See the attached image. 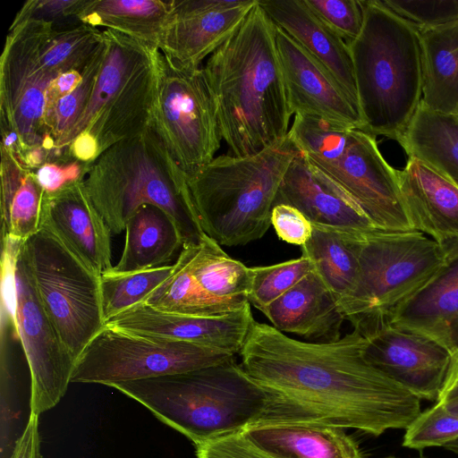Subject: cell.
<instances>
[{
    "label": "cell",
    "instance_id": "5bb4252c",
    "mask_svg": "<svg viewBox=\"0 0 458 458\" xmlns=\"http://www.w3.org/2000/svg\"><path fill=\"white\" fill-rule=\"evenodd\" d=\"M55 24L30 21L11 26L0 61V118L15 131L25 153L47 145L46 91L58 75L40 59L47 32Z\"/></svg>",
    "mask_w": 458,
    "mask_h": 458
},
{
    "label": "cell",
    "instance_id": "f1b7e54d",
    "mask_svg": "<svg viewBox=\"0 0 458 458\" xmlns=\"http://www.w3.org/2000/svg\"><path fill=\"white\" fill-rule=\"evenodd\" d=\"M3 238L25 241L40 228L46 191L34 171L1 149Z\"/></svg>",
    "mask_w": 458,
    "mask_h": 458
},
{
    "label": "cell",
    "instance_id": "e575fe53",
    "mask_svg": "<svg viewBox=\"0 0 458 458\" xmlns=\"http://www.w3.org/2000/svg\"><path fill=\"white\" fill-rule=\"evenodd\" d=\"M104 52L105 38L88 64L81 84L45 112L47 150L52 151L57 148L86 110L103 61Z\"/></svg>",
    "mask_w": 458,
    "mask_h": 458
},
{
    "label": "cell",
    "instance_id": "f907efd6",
    "mask_svg": "<svg viewBox=\"0 0 458 458\" xmlns=\"http://www.w3.org/2000/svg\"><path fill=\"white\" fill-rule=\"evenodd\" d=\"M448 449H451L452 451L454 452H457L458 453V445H452V446H449L447 447Z\"/></svg>",
    "mask_w": 458,
    "mask_h": 458
},
{
    "label": "cell",
    "instance_id": "7402d4cb",
    "mask_svg": "<svg viewBox=\"0 0 458 458\" xmlns=\"http://www.w3.org/2000/svg\"><path fill=\"white\" fill-rule=\"evenodd\" d=\"M259 4L276 26L330 72L359 106L347 42L325 24L304 0H259Z\"/></svg>",
    "mask_w": 458,
    "mask_h": 458
},
{
    "label": "cell",
    "instance_id": "681fc988",
    "mask_svg": "<svg viewBox=\"0 0 458 458\" xmlns=\"http://www.w3.org/2000/svg\"><path fill=\"white\" fill-rule=\"evenodd\" d=\"M439 404H441L449 413L458 415V398Z\"/></svg>",
    "mask_w": 458,
    "mask_h": 458
},
{
    "label": "cell",
    "instance_id": "1f68e13d",
    "mask_svg": "<svg viewBox=\"0 0 458 458\" xmlns=\"http://www.w3.org/2000/svg\"><path fill=\"white\" fill-rule=\"evenodd\" d=\"M301 251L312 262L338 306L352 297L359 284V264L340 231L313 225L311 237L301 246Z\"/></svg>",
    "mask_w": 458,
    "mask_h": 458
},
{
    "label": "cell",
    "instance_id": "3957f363",
    "mask_svg": "<svg viewBox=\"0 0 458 458\" xmlns=\"http://www.w3.org/2000/svg\"><path fill=\"white\" fill-rule=\"evenodd\" d=\"M222 139L245 157L289 131L290 112L276 42V25L259 0L239 29L206 62Z\"/></svg>",
    "mask_w": 458,
    "mask_h": 458
},
{
    "label": "cell",
    "instance_id": "f6af8a7d",
    "mask_svg": "<svg viewBox=\"0 0 458 458\" xmlns=\"http://www.w3.org/2000/svg\"><path fill=\"white\" fill-rule=\"evenodd\" d=\"M87 65L83 68L64 72L51 81L46 91L45 112L50 109L58 100L72 92L81 84Z\"/></svg>",
    "mask_w": 458,
    "mask_h": 458
},
{
    "label": "cell",
    "instance_id": "bcb514c9",
    "mask_svg": "<svg viewBox=\"0 0 458 458\" xmlns=\"http://www.w3.org/2000/svg\"><path fill=\"white\" fill-rule=\"evenodd\" d=\"M68 148L72 157L82 163L89 164L99 156L98 141L88 131L78 134Z\"/></svg>",
    "mask_w": 458,
    "mask_h": 458
},
{
    "label": "cell",
    "instance_id": "f546056e",
    "mask_svg": "<svg viewBox=\"0 0 458 458\" xmlns=\"http://www.w3.org/2000/svg\"><path fill=\"white\" fill-rule=\"evenodd\" d=\"M397 142L409 158L458 181V114L434 111L420 104Z\"/></svg>",
    "mask_w": 458,
    "mask_h": 458
},
{
    "label": "cell",
    "instance_id": "2e32d148",
    "mask_svg": "<svg viewBox=\"0 0 458 458\" xmlns=\"http://www.w3.org/2000/svg\"><path fill=\"white\" fill-rule=\"evenodd\" d=\"M258 0H171L158 49L174 62L200 67L242 25Z\"/></svg>",
    "mask_w": 458,
    "mask_h": 458
},
{
    "label": "cell",
    "instance_id": "816d5d0a",
    "mask_svg": "<svg viewBox=\"0 0 458 458\" xmlns=\"http://www.w3.org/2000/svg\"><path fill=\"white\" fill-rule=\"evenodd\" d=\"M385 458H397V457H394V456H388V457H385ZM419 458H425V457H419Z\"/></svg>",
    "mask_w": 458,
    "mask_h": 458
},
{
    "label": "cell",
    "instance_id": "4dcf8cb0",
    "mask_svg": "<svg viewBox=\"0 0 458 458\" xmlns=\"http://www.w3.org/2000/svg\"><path fill=\"white\" fill-rule=\"evenodd\" d=\"M189 264L203 291L226 313L250 303V267L231 258L208 235L191 244Z\"/></svg>",
    "mask_w": 458,
    "mask_h": 458
},
{
    "label": "cell",
    "instance_id": "ab89813d",
    "mask_svg": "<svg viewBox=\"0 0 458 458\" xmlns=\"http://www.w3.org/2000/svg\"><path fill=\"white\" fill-rule=\"evenodd\" d=\"M81 0H28L17 13L11 26L25 21H39L52 22L72 18L77 21L76 14Z\"/></svg>",
    "mask_w": 458,
    "mask_h": 458
},
{
    "label": "cell",
    "instance_id": "30bf717a",
    "mask_svg": "<svg viewBox=\"0 0 458 458\" xmlns=\"http://www.w3.org/2000/svg\"><path fill=\"white\" fill-rule=\"evenodd\" d=\"M23 246L40 301L77 360L106 325L100 275L43 225Z\"/></svg>",
    "mask_w": 458,
    "mask_h": 458
},
{
    "label": "cell",
    "instance_id": "603a6c76",
    "mask_svg": "<svg viewBox=\"0 0 458 458\" xmlns=\"http://www.w3.org/2000/svg\"><path fill=\"white\" fill-rule=\"evenodd\" d=\"M398 175L414 229L438 243L458 236V185L414 158Z\"/></svg>",
    "mask_w": 458,
    "mask_h": 458
},
{
    "label": "cell",
    "instance_id": "c3c4849f",
    "mask_svg": "<svg viewBox=\"0 0 458 458\" xmlns=\"http://www.w3.org/2000/svg\"><path fill=\"white\" fill-rule=\"evenodd\" d=\"M439 244L446 261L458 258V236L445 240Z\"/></svg>",
    "mask_w": 458,
    "mask_h": 458
},
{
    "label": "cell",
    "instance_id": "d590c367",
    "mask_svg": "<svg viewBox=\"0 0 458 458\" xmlns=\"http://www.w3.org/2000/svg\"><path fill=\"white\" fill-rule=\"evenodd\" d=\"M312 271L314 266L304 255L271 266L250 267V304L262 312Z\"/></svg>",
    "mask_w": 458,
    "mask_h": 458
},
{
    "label": "cell",
    "instance_id": "52a82bcc",
    "mask_svg": "<svg viewBox=\"0 0 458 458\" xmlns=\"http://www.w3.org/2000/svg\"><path fill=\"white\" fill-rule=\"evenodd\" d=\"M288 134L311 166L377 228L416 231L398 170L386 161L375 136L302 114L294 115Z\"/></svg>",
    "mask_w": 458,
    "mask_h": 458
},
{
    "label": "cell",
    "instance_id": "83f0119b",
    "mask_svg": "<svg viewBox=\"0 0 458 458\" xmlns=\"http://www.w3.org/2000/svg\"><path fill=\"white\" fill-rule=\"evenodd\" d=\"M171 0H81L76 19L158 48Z\"/></svg>",
    "mask_w": 458,
    "mask_h": 458
},
{
    "label": "cell",
    "instance_id": "d4e9b609",
    "mask_svg": "<svg viewBox=\"0 0 458 458\" xmlns=\"http://www.w3.org/2000/svg\"><path fill=\"white\" fill-rule=\"evenodd\" d=\"M242 434L271 458H363L344 428L323 421L259 424Z\"/></svg>",
    "mask_w": 458,
    "mask_h": 458
},
{
    "label": "cell",
    "instance_id": "60d3db41",
    "mask_svg": "<svg viewBox=\"0 0 458 458\" xmlns=\"http://www.w3.org/2000/svg\"><path fill=\"white\" fill-rule=\"evenodd\" d=\"M271 225L277 236L291 244L304 245L311 237V222L297 208L277 204L272 209Z\"/></svg>",
    "mask_w": 458,
    "mask_h": 458
},
{
    "label": "cell",
    "instance_id": "d6986e66",
    "mask_svg": "<svg viewBox=\"0 0 458 458\" xmlns=\"http://www.w3.org/2000/svg\"><path fill=\"white\" fill-rule=\"evenodd\" d=\"M98 275L112 268V233L90 199L83 180L45 193L41 225Z\"/></svg>",
    "mask_w": 458,
    "mask_h": 458
},
{
    "label": "cell",
    "instance_id": "4316f807",
    "mask_svg": "<svg viewBox=\"0 0 458 458\" xmlns=\"http://www.w3.org/2000/svg\"><path fill=\"white\" fill-rule=\"evenodd\" d=\"M419 31L421 105L437 112L458 114V21Z\"/></svg>",
    "mask_w": 458,
    "mask_h": 458
},
{
    "label": "cell",
    "instance_id": "484cf974",
    "mask_svg": "<svg viewBox=\"0 0 458 458\" xmlns=\"http://www.w3.org/2000/svg\"><path fill=\"white\" fill-rule=\"evenodd\" d=\"M123 250L107 272L127 273L167 265L182 247L181 233L172 217L154 205L140 207L125 226Z\"/></svg>",
    "mask_w": 458,
    "mask_h": 458
},
{
    "label": "cell",
    "instance_id": "4fadbf2b",
    "mask_svg": "<svg viewBox=\"0 0 458 458\" xmlns=\"http://www.w3.org/2000/svg\"><path fill=\"white\" fill-rule=\"evenodd\" d=\"M235 354L105 325L77 358L71 383L112 384L218 365Z\"/></svg>",
    "mask_w": 458,
    "mask_h": 458
},
{
    "label": "cell",
    "instance_id": "7a4b0ae2",
    "mask_svg": "<svg viewBox=\"0 0 458 458\" xmlns=\"http://www.w3.org/2000/svg\"><path fill=\"white\" fill-rule=\"evenodd\" d=\"M109 386L134 399L195 446L259 424L324 420L227 362Z\"/></svg>",
    "mask_w": 458,
    "mask_h": 458
},
{
    "label": "cell",
    "instance_id": "8fae6325",
    "mask_svg": "<svg viewBox=\"0 0 458 458\" xmlns=\"http://www.w3.org/2000/svg\"><path fill=\"white\" fill-rule=\"evenodd\" d=\"M188 178L215 157L222 140L203 67H187L156 52L148 126Z\"/></svg>",
    "mask_w": 458,
    "mask_h": 458
},
{
    "label": "cell",
    "instance_id": "74e56055",
    "mask_svg": "<svg viewBox=\"0 0 458 458\" xmlns=\"http://www.w3.org/2000/svg\"><path fill=\"white\" fill-rule=\"evenodd\" d=\"M391 12L418 30L458 21V0H379Z\"/></svg>",
    "mask_w": 458,
    "mask_h": 458
},
{
    "label": "cell",
    "instance_id": "836d02e7",
    "mask_svg": "<svg viewBox=\"0 0 458 458\" xmlns=\"http://www.w3.org/2000/svg\"><path fill=\"white\" fill-rule=\"evenodd\" d=\"M173 265L127 273L100 276L102 308L106 323L123 311L140 305L171 275Z\"/></svg>",
    "mask_w": 458,
    "mask_h": 458
},
{
    "label": "cell",
    "instance_id": "f5cc1de1",
    "mask_svg": "<svg viewBox=\"0 0 458 458\" xmlns=\"http://www.w3.org/2000/svg\"><path fill=\"white\" fill-rule=\"evenodd\" d=\"M454 182L458 185V181H455Z\"/></svg>",
    "mask_w": 458,
    "mask_h": 458
},
{
    "label": "cell",
    "instance_id": "b9f144b4",
    "mask_svg": "<svg viewBox=\"0 0 458 458\" xmlns=\"http://www.w3.org/2000/svg\"><path fill=\"white\" fill-rule=\"evenodd\" d=\"M88 164L76 159L47 162L34 171L47 193L59 191L64 186L81 181L87 173Z\"/></svg>",
    "mask_w": 458,
    "mask_h": 458
},
{
    "label": "cell",
    "instance_id": "f35d334b",
    "mask_svg": "<svg viewBox=\"0 0 458 458\" xmlns=\"http://www.w3.org/2000/svg\"><path fill=\"white\" fill-rule=\"evenodd\" d=\"M309 8L347 43L360 34L363 6L360 0H304Z\"/></svg>",
    "mask_w": 458,
    "mask_h": 458
},
{
    "label": "cell",
    "instance_id": "5b68a950",
    "mask_svg": "<svg viewBox=\"0 0 458 458\" xmlns=\"http://www.w3.org/2000/svg\"><path fill=\"white\" fill-rule=\"evenodd\" d=\"M83 182L112 234L125 230L140 207L154 205L175 222L183 245L197 244L205 235L186 175L148 127L88 164Z\"/></svg>",
    "mask_w": 458,
    "mask_h": 458
},
{
    "label": "cell",
    "instance_id": "ffe728a7",
    "mask_svg": "<svg viewBox=\"0 0 458 458\" xmlns=\"http://www.w3.org/2000/svg\"><path fill=\"white\" fill-rule=\"evenodd\" d=\"M277 204L297 208L312 225L356 233L380 230L312 167L301 151L284 176Z\"/></svg>",
    "mask_w": 458,
    "mask_h": 458
},
{
    "label": "cell",
    "instance_id": "d6a6232c",
    "mask_svg": "<svg viewBox=\"0 0 458 458\" xmlns=\"http://www.w3.org/2000/svg\"><path fill=\"white\" fill-rule=\"evenodd\" d=\"M190 254L191 244L182 245L173 264L171 275L144 304L160 311L181 315L216 316L226 313L203 291L191 274Z\"/></svg>",
    "mask_w": 458,
    "mask_h": 458
},
{
    "label": "cell",
    "instance_id": "44dd1931",
    "mask_svg": "<svg viewBox=\"0 0 458 458\" xmlns=\"http://www.w3.org/2000/svg\"><path fill=\"white\" fill-rule=\"evenodd\" d=\"M386 323L458 352V258L446 261L427 284L396 307Z\"/></svg>",
    "mask_w": 458,
    "mask_h": 458
},
{
    "label": "cell",
    "instance_id": "9c48e42d",
    "mask_svg": "<svg viewBox=\"0 0 458 458\" xmlns=\"http://www.w3.org/2000/svg\"><path fill=\"white\" fill-rule=\"evenodd\" d=\"M105 52L83 114L53 151L68 152L81 132L98 144L99 155L115 143L142 133L148 126L156 84L157 47L120 32L103 30Z\"/></svg>",
    "mask_w": 458,
    "mask_h": 458
},
{
    "label": "cell",
    "instance_id": "9a60e30c",
    "mask_svg": "<svg viewBox=\"0 0 458 458\" xmlns=\"http://www.w3.org/2000/svg\"><path fill=\"white\" fill-rule=\"evenodd\" d=\"M366 360L420 400L437 402L454 354L436 341L385 323L364 336Z\"/></svg>",
    "mask_w": 458,
    "mask_h": 458
},
{
    "label": "cell",
    "instance_id": "ac0fdd59",
    "mask_svg": "<svg viewBox=\"0 0 458 458\" xmlns=\"http://www.w3.org/2000/svg\"><path fill=\"white\" fill-rule=\"evenodd\" d=\"M254 321L250 304L216 316H190L160 311L144 303L109 319L118 329L240 353Z\"/></svg>",
    "mask_w": 458,
    "mask_h": 458
},
{
    "label": "cell",
    "instance_id": "8d00e7d4",
    "mask_svg": "<svg viewBox=\"0 0 458 458\" xmlns=\"http://www.w3.org/2000/svg\"><path fill=\"white\" fill-rule=\"evenodd\" d=\"M458 445V415L449 413L441 404L420 412L405 429L403 445L411 449Z\"/></svg>",
    "mask_w": 458,
    "mask_h": 458
},
{
    "label": "cell",
    "instance_id": "8992f818",
    "mask_svg": "<svg viewBox=\"0 0 458 458\" xmlns=\"http://www.w3.org/2000/svg\"><path fill=\"white\" fill-rule=\"evenodd\" d=\"M300 150L289 134L258 153L215 157L187 178L199 224L219 245L262 238L284 176Z\"/></svg>",
    "mask_w": 458,
    "mask_h": 458
},
{
    "label": "cell",
    "instance_id": "6da1fadb",
    "mask_svg": "<svg viewBox=\"0 0 458 458\" xmlns=\"http://www.w3.org/2000/svg\"><path fill=\"white\" fill-rule=\"evenodd\" d=\"M366 344L356 330L336 341L312 343L254 320L239 354L254 381L328 424L374 437L406 429L422 411L420 399L366 360Z\"/></svg>",
    "mask_w": 458,
    "mask_h": 458
},
{
    "label": "cell",
    "instance_id": "ba28073f",
    "mask_svg": "<svg viewBox=\"0 0 458 458\" xmlns=\"http://www.w3.org/2000/svg\"><path fill=\"white\" fill-rule=\"evenodd\" d=\"M341 233L357 258L360 278L339 308L363 336L386 323L389 314L446 263L440 244L419 231Z\"/></svg>",
    "mask_w": 458,
    "mask_h": 458
},
{
    "label": "cell",
    "instance_id": "cb8c5ba5",
    "mask_svg": "<svg viewBox=\"0 0 458 458\" xmlns=\"http://www.w3.org/2000/svg\"><path fill=\"white\" fill-rule=\"evenodd\" d=\"M262 313L275 328L284 334L324 342L341 338L345 319L335 297L315 270Z\"/></svg>",
    "mask_w": 458,
    "mask_h": 458
},
{
    "label": "cell",
    "instance_id": "7bdbcfd3",
    "mask_svg": "<svg viewBox=\"0 0 458 458\" xmlns=\"http://www.w3.org/2000/svg\"><path fill=\"white\" fill-rule=\"evenodd\" d=\"M198 458H271L250 442L242 432L196 447Z\"/></svg>",
    "mask_w": 458,
    "mask_h": 458
},
{
    "label": "cell",
    "instance_id": "7c38bea8",
    "mask_svg": "<svg viewBox=\"0 0 458 458\" xmlns=\"http://www.w3.org/2000/svg\"><path fill=\"white\" fill-rule=\"evenodd\" d=\"M3 246L13 321L30 372V412L39 416L64 395L76 360L40 301L23 241L3 238Z\"/></svg>",
    "mask_w": 458,
    "mask_h": 458
},
{
    "label": "cell",
    "instance_id": "ee69618b",
    "mask_svg": "<svg viewBox=\"0 0 458 458\" xmlns=\"http://www.w3.org/2000/svg\"><path fill=\"white\" fill-rule=\"evenodd\" d=\"M10 458H44L40 452L38 415L30 412L25 428L16 441Z\"/></svg>",
    "mask_w": 458,
    "mask_h": 458
},
{
    "label": "cell",
    "instance_id": "7dc6e473",
    "mask_svg": "<svg viewBox=\"0 0 458 458\" xmlns=\"http://www.w3.org/2000/svg\"><path fill=\"white\" fill-rule=\"evenodd\" d=\"M458 398V352L454 353L450 371L437 403H442Z\"/></svg>",
    "mask_w": 458,
    "mask_h": 458
},
{
    "label": "cell",
    "instance_id": "e0dca14e",
    "mask_svg": "<svg viewBox=\"0 0 458 458\" xmlns=\"http://www.w3.org/2000/svg\"><path fill=\"white\" fill-rule=\"evenodd\" d=\"M276 42L291 114L361 130L358 105L330 72L277 26Z\"/></svg>",
    "mask_w": 458,
    "mask_h": 458
},
{
    "label": "cell",
    "instance_id": "277c9868",
    "mask_svg": "<svg viewBox=\"0 0 458 458\" xmlns=\"http://www.w3.org/2000/svg\"><path fill=\"white\" fill-rule=\"evenodd\" d=\"M363 25L348 42L362 131L398 140L422 99L420 31L379 0L361 1Z\"/></svg>",
    "mask_w": 458,
    "mask_h": 458
}]
</instances>
